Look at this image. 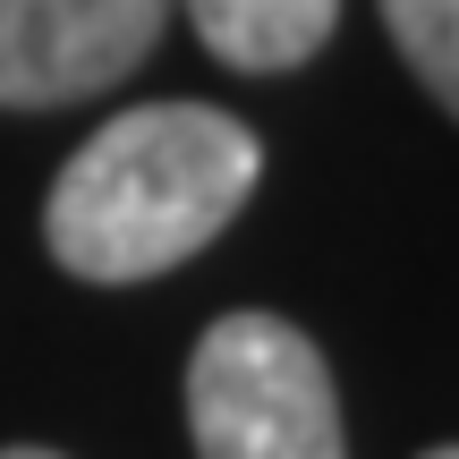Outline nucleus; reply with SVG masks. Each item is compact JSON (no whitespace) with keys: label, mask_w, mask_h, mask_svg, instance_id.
<instances>
[{"label":"nucleus","mask_w":459,"mask_h":459,"mask_svg":"<svg viewBox=\"0 0 459 459\" xmlns=\"http://www.w3.org/2000/svg\"><path fill=\"white\" fill-rule=\"evenodd\" d=\"M264 179V145L213 102H136L60 162L43 204L51 264L77 281H153L204 255Z\"/></svg>","instance_id":"nucleus-1"},{"label":"nucleus","mask_w":459,"mask_h":459,"mask_svg":"<svg viewBox=\"0 0 459 459\" xmlns=\"http://www.w3.org/2000/svg\"><path fill=\"white\" fill-rule=\"evenodd\" d=\"M196 459H349L324 349L281 315H221L187 358Z\"/></svg>","instance_id":"nucleus-2"},{"label":"nucleus","mask_w":459,"mask_h":459,"mask_svg":"<svg viewBox=\"0 0 459 459\" xmlns=\"http://www.w3.org/2000/svg\"><path fill=\"white\" fill-rule=\"evenodd\" d=\"M170 0H0V111L111 94L162 43Z\"/></svg>","instance_id":"nucleus-3"},{"label":"nucleus","mask_w":459,"mask_h":459,"mask_svg":"<svg viewBox=\"0 0 459 459\" xmlns=\"http://www.w3.org/2000/svg\"><path fill=\"white\" fill-rule=\"evenodd\" d=\"M179 9L204 34V51L221 68H247V77L307 68L341 26V0H179Z\"/></svg>","instance_id":"nucleus-4"},{"label":"nucleus","mask_w":459,"mask_h":459,"mask_svg":"<svg viewBox=\"0 0 459 459\" xmlns=\"http://www.w3.org/2000/svg\"><path fill=\"white\" fill-rule=\"evenodd\" d=\"M383 26L400 60L426 77V94L459 119V0H383Z\"/></svg>","instance_id":"nucleus-5"},{"label":"nucleus","mask_w":459,"mask_h":459,"mask_svg":"<svg viewBox=\"0 0 459 459\" xmlns=\"http://www.w3.org/2000/svg\"><path fill=\"white\" fill-rule=\"evenodd\" d=\"M0 459H60V451H0Z\"/></svg>","instance_id":"nucleus-6"},{"label":"nucleus","mask_w":459,"mask_h":459,"mask_svg":"<svg viewBox=\"0 0 459 459\" xmlns=\"http://www.w3.org/2000/svg\"><path fill=\"white\" fill-rule=\"evenodd\" d=\"M426 459H459V443H443V451H426Z\"/></svg>","instance_id":"nucleus-7"}]
</instances>
